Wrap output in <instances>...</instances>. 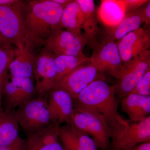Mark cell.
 I'll return each instance as SVG.
<instances>
[{
    "instance_id": "cell-24",
    "label": "cell",
    "mask_w": 150,
    "mask_h": 150,
    "mask_svg": "<svg viewBox=\"0 0 150 150\" xmlns=\"http://www.w3.org/2000/svg\"><path fill=\"white\" fill-rule=\"evenodd\" d=\"M89 61L90 58L86 57L84 55L79 56H55L56 76L53 88L73 70L83 63Z\"/></svg>"
},
{
    "instance_id": "cell-31",
    "label": "cell",
    "mask_w": 150,
    "mask_h": 150,
    "mask_svg": "<svg viewBox=\"0 0 150 150\" xmlns=\"http://www.w3.org/2000/svg\"><path fill=\"white\" fill-rule=\"evenodd\" d=\"M130 150H150V142L138 144Z\"/></svg>"
},
{
    "instance_id": "cell-23",
    "label": "cell",
    "mask_w": 150,
    "mask_h": 150,
    "mask_svg": "<svg viewBox=\"0 0 150 150\" xmlns=\"http://www.w3.org/2000/svg\"><path fill=\"white\" fill-rule=\"evenodd\" d=\"M14 110L5 111L0 107V146L10 144L19 136V126Z\"/></svg>"
},
{
    "instance_id": "cell-28",
    "label": "cell",
    "mask_w": 150,
    "mask_h": 150,
    "mask_svg": "<svg viewBox=\"0 0 150 150\" xmlns=\"http://www.w3.org/2000/svg\"><path fill=\"white\" fill-rule=\"evenodd\" d=\"M126 13L134 11L147 2L148 0H123Z\"/></svg>"
},
{
    "instance_id": "cell-22",
    "label": "cell",
    "mask_w": 150,
    "mask_h": 150,
    "mask_svg": "<svg viewBox=\"0 0 150 150\" xmlns=\"http://www.w3.org/2000/svg\"><path fill=\"white\" fill-rule=\"evenodd\" d=\"M84 21L83 13L76 0L71 1L63 8L62 28L75 35H82L81 27Z\"/></svg>"
},
{
    "instance_id": "cell-14",
    "label": "cell",
    "mask_w": 150,
    "mask_h": 150,
    "mask_svg": "<svg viewBox=\"0 0 150 150\" xmlns=\"http://www.w3.org/2000/svg\"><path fill=\"white\" fill-rule=\"evenodd\" d=\"M47 106L51 121L61 126L70 124L74 110L73 100L68 93L62 89L54 88L47 96Z\"/></svg>"
},
{
    "instance_id": "cell-13",
    "label": "cell",
    "mask_w": 150,
    "mask_h": 150,
    "mask_svg": "<svg viewBox=\"0 0 150 150\" xmlns=\"http://www.w3.org/2000/svg\"><path fill=\"white\" fill-rule=\"evenodd\" d=\"M123 66L150 47L149 28H140L116 41Z\"/></svg>"
},
{
    "instance_id": "cell-20",
    "label": "cell",
    "mask_w": 150,
    "mask_h": 150,
    "mask_svg": "<svg viewBox=\"0 0 150 150\" xmlns=\"http://www.w3.org/2000/svg\"><path fill=\"white\" fill-rule=\"evenodd\" d=\"M120 100L121 109L131 122H140L150 115V96L131 94Z\"/></svg>"
},
{
    "instance_id": "cell-25",
    "label": "cell",
    "mask_w": 150,
    "mask_h": 150,
    "mask_svg": "<svg viewBox=\"0 0 150 150\" xmlns=\"http://www.w3.org/2000/svg\"><path fill=\"white\" fill-rule=\"evenodd\" d=\"M16 50L0 45V107H2L4 86L9 76V66L16 56Z\"/></svg>"
},
{
    "instance_id": "cell-1",
    "label": "cell",
    "mask_w": 150,
    "mask_h": 150,
    "mask_svg": "<svg viewBox=\"0 0 150 150\" xmlns=\"http://www.w3.org/2000/svg\"><path fill=\"white\" fill-rule=\"evenodd\" d=\"M63 8L53 0L28 1L25 14L27 48L33 51L43 46L54 32L62 28Z\"/></svg>"
},
{
    "instance_id": "cell-3",
    "label": "cell",
    "mask_w": 150,
    "mask_h": 150,
    "mask_svg": "<svg viewBox=\"0 0 150 150\" xmlns=\"http://www.w3.org/2000/svg\"><path fill=\"white\" fill-rule=\"evenodd\" d=\"M91 137L100 150H110L112 131L102 115L93 110L74 108L71 123Z\"/></svg>"
},
{
    "instance_id": "cell-7",
    "label": "cell",
    "mask_w": 150,
    "mask_h": 150,
    "mask_svg": "<svg viewBox=\"0 0 150 150\" xmlns=\"http://www.w3.org/2000/svg\"><path fill=\"white\" fill-rule=\"evenodd\" d=\"M150 70L149 49L142 52L127 64L123 66L118 82L115 85L116 96L120 100L133 90Z\"/></svg>"
},
{
    "instance_id": "cell-12",
    "label": "cell",
    "mask_w": 150,
    "mask_h": 150,
    "mask_svg": "<svg viewBox=\"0 0 150 150\" xmlns=\"http://www.w3.org/2000/svg\"><path fill=\"white\" fill-rule=\"evenodd\" d=\"M56 70L55 56L43 47L36 56L34 81L38 97H47L55 83Z\"/></svg>"
},
{
    "instance_id": "cell-5",
    "label": "cell",
    "mask_w": 150,
    "mask_h": 150,
    "mask_svg": "<svg viewBox=\"0 0 150 150\" xmlns=\"http://www.w3.org/2000/svg\"><path fill=\"white\" fill-rule=\"evenodd\" d=\"M25 2L13 6H0V31L17 49L27 48L25 14Z\"/></svg>"
},
{
    "instance_id": "cell-15",
    "label": "cell",
    "mask_w": 150,
    "mask_h": 150,
    "mask_svg": "<svg viewBox=\"0 0 150 150\" xmlns=\"http://www.w3.org/2000/svg\"><path fill=\"white\" fill-rule=\"evenodd\" d=\"M59 138L63 150L98 149L91 137L71 124L60 126Z\"/></svg>"
},
{
    "instance_id": "cell-8",
    "label": "cell",
    "mask_w": 150,
    "mask_h": 150,
    "mask_svg": "<svg viewBox=\"0 0 150 150\" xmlns=\"http://www.w3.org/2000/svg\"><path fill=\"white\" fill-rule=\"evenodd\" d=\"M37 97L34 81L31 79L9 76L4 86L2 107L5 111L15 110Z\"/></svg>"
},
{
    "instance_id": "cell-17",
    "label": "cell",
    "mask_w": 150,
    "mask_h": 150,
    "mask_svg": "<svg viewBox=\"0 0 150 150\" xmlns=\"http://www.w3.org/2000/svg\"><path fill=\"white\" fill-rule=\"evenodd\" d=\"M60 126L53 123L36 134L27 136V150H63L59 138Z\"/></svg>"
},
{
    "instance_id": "cell-21",
    "label": "cell",
    "mask_w": 150,
    "mask_h": 150,
    "mask_svg": "<svg viewBox=\"0 0 150 150\" xmlns=\"http://www.w3.org/2000/svg\"><path fill=\"white\" fill-rule=\"evenodd\" d=\"M98 21L105 28L114 27L122 21L126 16L123 0H102L96 11Z\"/></svg>"
},
{
    "instance_id": "cell-11",
    "label": "cell",
    "mask_w": 150,
    "mask_h": 150,
    "mask_svg": "<svg viewBox=\"0 0 150 150\" xmlns=\"http://www.w3.org/2000/svg\"><path fill=\"white\" fill-rule=\"evenodd\" d=\"M87 44L84 35H75L63 28L57 30L43 43V46L54 56H79L84 55Z\"/></svg>"
},
{
    "instance_id": "cell-2",
    "label": "cell",
    "mask_w": 150,
    "mask_h": 150,
    "mask_svg": "<svg viewBox=\"0 0 150 150\" xmlns=\"http://www.w3.org/2000/svg\"><path fill=\"white\" fill-rule=\"evenodd\" d=\"M73 100L74 108H85L98 112L104 117L112 134L125 119L118 111V101L115 86L105 81L93 82Z\"/></svg>"
},
{
    "instance_id": "cell-32",
    "label": "cell",
    "mask_w": 150,
    "mask_h": 150,
    "mask_svg": "<svg viewBox=\"0 0 150 150\" xmlns=\"http://www.w3.org/2000/svg\"><path fill=\"white\" fill-rule=\"evenodd\" d=\"M0 45L9 48H12V46L8 40L6 38L0 31Z\"/></svg>"
},
{
    "instance_id": "cell-30",
    "label": "cell",
    "mask_w": 150,
    "mask_h": 150,
    "mask_svg": "<svg viewBox=\"0 0 150 150\" xmlns=\"http://www.w3.org/2000/svg\"><path fill=\"white\" fill-rule=\"evenodd\" d=\"M24 2V1L18 0H0V6L15 5L20 4Z\"/></svg>"
},
{
    "instance_id": "cell-10",
    "label": "cell",
    "mask_w": 150,
    "mask_h": 150,
    "mask_svg": "<svg viewBox=\"0 0 150 150\" xmlns=\"http://www.w3.org/2000/svg\"><path fill=\"white\" fill-rule=\"evenodd\" d=\"M99 80L105 81V76L100 72L89 61L71 71L56 84L53 89H62L74 99L90 84Z\"/></svg>"
},
{
    "instance_id": "cell-9",
    "label": "cell",
    "mask_w": 150,
    "mask_h": 150,
    "mask_svg": "<svg viewBox=\"0 0 150 150\" xmlns=\"http://www.w3.org/2000/svg\"><path fill=\"white\" fill-rule=\"evenodd\" d=\"M90 62L100 72L106 73L118 79L123 63L115 41L102 39L93 50Z\"/></svg>"
},
{
    "instance_id": "cell-27",
    "label": "cell",
    "mask_w": 150,
    "mask_h": 150,
    "mask_svg": "<svg viewBox=\"0 0 150 150\" xmlns=\"http://www.w3.org/2000/svg\"><path fill=\"white\" fill-rule=\"evenodd\" d=\"M27 139L19 136L8 145L0 146V150H27Z\"/></svg>"
},
{
    "instance_id": "cell-29",
    "label": "cell",
    "mask_w": 150,
    "mask_h": 150,
    "mask_svg": "<svg viewBox=\"0 0 150 150\" xmlns=\"http://www.w3.org/2000/svg\"><path fill=\"white\" fill-rule=\"evenodd\" d=\"M142 13L146 27H149L150 24V1H149L141 7Z\"/></svg>"
},
{
    "instance_id": "cell-16",
    "label": "cell",
    "mask_w": 150,
    "mask_h": 150,
    "mask_svg": "<svg viewBox=\"0 0 150 150\" xmlns=\"http://www.w3.org/2000/svg\"><path fill=\"white\" fill-rule=\"evenodd\" d=\"M83 13L84 21L81 29L83 30L87 44L94 50L98 41L99 33L98 21L97 17L95 4L93 0H76Z\"/></svg>"
},
{
    "instance_id": "cell-18",
    "label": "cell",
    "mask_w": 150,
    "mask_h": 150,
    "mask_svg": "<svg viewBox=\"0 0 150 150\" xmlns=\"http://www.w3.org/2000/svg\"><path fill=\"white\" fill-rule=\"evenodd\" d=\"M36 56L29 48L16 49V56L9 66L10 76L30 78L34 81Z\"/></svg>"
},
{
    "instance_id": "cell-19",
    "label": "cell",
    "mask_w": 150,
    "mask_h": 150,
    "mask_svg": "<svg viewBox=\"0 0 150 150\" xmlns=\"http://www.w3.org/2000/svg\"><path fill=\"white\" fill-rule=\"evenodd\" d=\"M144 23L141 7L126 14L122 21L114 27L105 28L103 39L117 41L130 33L139 28Z\"/></svg>"
},
{
    "instance_id": "cell-33",
    "label": "cell",
    "mask_w": 150,
    "mask_h": 150,
    "mask_svg": "<svg viewBox=\"0 0 150 150\" xmlns=\"http://www.w3.org/2000/svg\"><path fill=\"white\" fill-rule=\"evenodd\" d=\"M72 0H53L54 2L57 3L58 4L63 7V8L67 6L69 3Z\"/></svg>"
},
{
    "instance_id": "cell-4",
    "label": "cell",
    "mask_w": 150,
    "mask_h": 150,
    "mask_svg": "<svg viewBox=\"0 0 150 150\" xmlns=\"http://www.w3.org/2000/svg\"><path fill=\"white\" fill-rule=\"evenodd\" d=\"M19 126L27 136L36 134L53 124L47 106V97H37L14 110Z\"/></svg>"
},
{
    "instance_id": "cell-26",
    "label": "cell",
    "mask_w": 150,
    "mask_h": 150,
    "mask_svg": "<svg viewBox=\"0 0 150 150\" xmlns=\"http://www.w3.org/2000/svg\"><path fill=\"white\" fill-rule=\"evenodd\" d=\"M131 94L150 96V70L145 74L129 94Z\"/></svg>"
},
{
    "instance_id": "cell-6",
    "label": "cell",
    "mask_w": 150,
    "mask_h": 150,
    "mask_svg": "<svg viewBox=\"0 0 150 150\" xmlns=\"http://www.w3.org/2000/svg\"><path fill=\"white\" fill-rule=\"evenodd\" d=\"M125 120L112 134L110 150H130L136 145L150 142V116L139 122Z\"/></svg>"
}]
</instances>
